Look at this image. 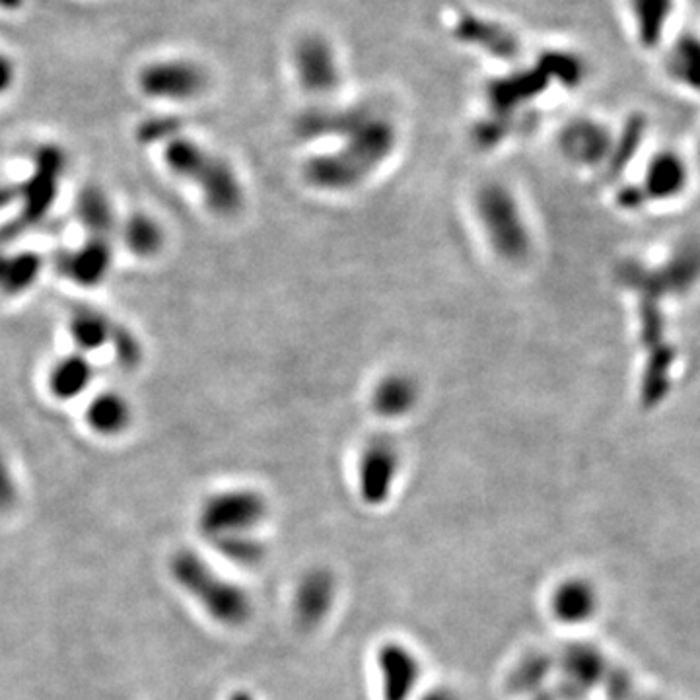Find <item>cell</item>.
<instances>
[{
  "label": "cell",
  "instance_id": "6da1fadb",
  "mask_svg": "<svg viewBox=\"0 0 700 700\" xmlns=\"http://www.w3.org/2000/svg\"><path fill=\"white\" fill-rule=\"evenodd\" d=\"M396 146V129L391 123L373 115L362 129L347 138V145L336 153L321 154L304 166L305 182L315 189L347 191L364 182L373 169L380 168Z\"/></svg>",
  "mask_w": 700,
  "mask_h": 700
},
{
  "label": "cell",
  "instance_id": "7a4b0ae2",
  "mask_svg": "<svg viewBox=\"0 0 700 700\" xmlns=\"http://www.w3.org/2000/svg\"><path fill=\"white\" fill-rule=\"evenodd\" d=\"M169 574L177 587L224 629H240L252 619V595L236 582L221 576L195 551H177L169 558Z\"/></svg>",
  "mask_w": 700,
  "mask_h": 700
},
{
  "label": "cell",
  "instance_id": "3957f363",
  "mask_svg": "<svg viewBox=\"0 0 700 700\" xmlns=\"http://www.w3.org/2000/svg\"><path fill=\"white\" fill-rule=\"evenodd\" d=\"M164 161L175 175L197 185L213 213L232 216L244 206V189L236 172L221 156L208 153L191 138H169Z\"/></svg>",
  "mask_w": 700,
  "mask_h": 700
},
{
  "label": "cell",
  "instance_id": "277c9868",
  "mask_svg": "<svg viewBox=\"0 0 700 700\" xmlns=\"http://www.w3.org/2000/svg\"><path fill=\"white\" fill-rule=\"evenodd\" d=\"M475 208L496 255L522 261L529 253V234L518 201L503 183L488 182L475 195Z\"/></svg>",
  "mask_w": 700,
  "mask_h": 700
},
{
  "label": "cell",
  "instance_id": "5b68a950",
  "mask_svg": "<svg viewBox=\"0 0 700 700\" xmlns=\"http://www.w3.org/2000/svg\"><path fill=\"white\" fill-rule=\"evenodd\" d=\"M269 516L265 496L253 488H229L208 496L198 511V532L221 541L253 535Z\"/></svg>",
  "mask_w": 700,
  "mask_h": 700
},
{
  "label": "cell",
  "instance_id": "8992f818",
  "mask_svg": "<svg viewBox=\"0 0 700 700\" xmlns=\"http://www.w3.org/2000/svg\"><path fill=\"white\" fill-rule=\"evenodd\" d=\"M399 473V449L389 436H373L358 459V490L362 503L381 506L389 500Z\"/></svg>",
  "mask_w": 700,
  "mask_h": 700
},
{
  "label": "cell",
  "instance_id": "52a82bcc",
  "mask_svg": "<svg viewBox=\"0 0 700 700\" xmlns=\"http://www.w3.org/2000/svg\"><path fill=\"white\" fill-rule=\"evenodd\" d=\"M138 86L148 98L166 101H189L203 94L205 70L187 59L156 61L140 70Z\"/></svg>",
  "mask_w": 700,
  "mask_h": 700
},
{
  "label": "cell",
  "instance_id": "ba28073f",
  "mask_svg": "<svg viewBox=\"0 0 700 700\" xmlns=\"http://www.w3.org/2000/svg\"><path fill=\"white\" fill-rule=\"evenodd\" d=\"M62 174H65V154L57 146H43L36 154V172L28 183L20 187L23 208L18 218V229L41 221V216L49 211V206L54 205L57 183Z\"/></svg>",
  "mask_w": 700,
  "mask_h": 700
},
{
  "label": "cell",
  "instance_id": "9c48e42d",
  "mask_svg": "<svg viewBox=\"0 0 700 700\" xmlns=\"http://www.w3.org/2000/svg\"><path fill=\"white\" fill-rule=\"evenodd\" d=\"M381 700H409L420 679L419 658L412 650L388 642L378 650Z\"/></svg>",
  "mask_w": 700,
  "mask_h": 700
},
{
  "label": "cell",
  "instance_id": "30bf717a",
  "mask_svg": "<svg viewBox=\"0 0 700 700\" xmlns=\"http://www.w3.org/2000/svg\"><path fill=\"white\" fill-rule=\"evenodd\" d=\"M298 80L312 94H328L339 85V67L336 54L325 39L320 36L304 38L294 55Z\"/></svg>",
  "mask_w": 700,
  "mask_h": 700
},
{
  "label": "cell",
  "instance_id": "8fae6325",
  "mask_svg": "<svg viewBox=\"0 0 700 700\" xmlns=\"http://www.w3.org/2000/svg\"><path fill=\"white\" fill-rule=\"evenodd\" d=\"M337 584L333 574L313 568L298 582L294 594V615L305 629H313L325 621L336 603Z\"/></svg>",
  "mask_w": 700,
  "mask_h": 700
},
{
  "label": "cell",
  "instance_id": "7c38bea8",
  "mask_svg": "<svg viewBox=\"0 0 700 700\" xmlns=\"http://www.w3.org/2000/svg\"><path fill=\"white\" fill-rule=\"evenodd\" d=\"M114 261V250L106 237H90L75 252L62 253V274L80 286H96L106 279Z\"/></svg>",
  "mask_w": 700,
  "mask_h": 700
},
{
  "label": "cell",
  "instance_id": "4fadbf2b",
  "mask_svg": "<svg viewBox=\"0 0 700 700\" xmlns=\"http://www.w3.org/2000/svg\"><path fill=\"white\" fill-rule=\"evenodd\" d=\"M597 611L595 587L584 579L564 580L551 595V613L561 624H584Z\"/></svg>",
  "mask_w": 700,
  "mask_h": 700
},
{
  "label": "cell",
  "instance_id": "5bb4252c",
  "mask_svg": "<svg viewBox=\"0 0 700 700\" xmlns=\"http://www.w3.org/2000/svg\"><path fill=\"white\" fill-rule=\"evenodd\" d=\"M366 107H352L343 111H313L298 121V135L304 138L347 137L362 129L373 117Z\"/></svg>",
  "mask_w": 700,
  "mask_h": 700
},
{
  "label": "cell",
  "instance_id": "9a60e30c",
  "mask_svg": "<svg viewBox=\"0 0 700 700\" xmlns=\"http://www.w3.org/2000/svg\"><path fill=\"white\" fill-rule=\"evenodd\" d=\"M419 399L417 381L407 373H389L376 386L372 409L383 419H399L412 411Z\"/></svg>",
  "mask_w": 700,
  "mask_h": 700
},
{
  "label": "cell",
  "instance_id": "2e32d148",
  "mask_svg": "<svg viewBox=\"0 0 700 700\" xmlns=\"http://www.w3.org/2000/svg\"><path fill=\"white\" fill-rule=\"evenodd\" d=\"M86 422L96 435H121L130 425L129 404L115 391L99 393L86 409Z\"/></svg>",
  "mask_w": 700,
  "mask_h": 700
},
{
  "label": "cell",
  "instance_id": "e0dca14e",
  "mask_svg": "<svg viewBox=\"0 0 700 700\" xmlns=\"http://www.w3.org/2000/svg\"><path fill=\"white\" fill-rule=\"evenodd\" d=\"M94 378L91 364L82 354L61 358L49 373V389L59 399H75L85 393Z\"/></svg>",
  "mask_w": 700,
  "mask_h": 700
},
{
  "label": "cell",
  "instance_id": "ac0fdd59",
  "mask_svg": "<svg viewBox=\"0 0 700 700\" xmlns=\"http://www.w3.org/2000/svg\"><path fill=\"white\" fill-rule=\"evenodd\" d=\"M78 221L85 224L91 237H109L115 226L114 206L99 187H86L77 198Z\"/></svg>",
  "mask_w": 700,
  "mask_h": 700
},
{
  "label": "cell",
  "instance_id": "d6986e66",
  "mask_svg": "<svg viewBox=\"0 0 700 700\" xmlns=\"http://www.w3.org/2000/svg\"><path fill=\"white\" fill-rule=\"evenodd\" d=\"M115 325L94 310H77L70 320V336L82 350H98L111 343Z\"/></svg>",
  "mask_w": 700,
  "mask_h": 700
},
{
  "label": "cell",
  "instance_id": "ffe728a7",
  "mask_svg": "<svg viewBox=\"0 0 700 700\" xmlns=\"http://www.w3.org/2000/svg\"><path fill=\"white\" fill-rule=\"evenodd\" d=\"M41 271V260L36 253H0V290L8 294H18L30 289Z\"/></svg>",
  "mask_w": 700,
  "mask_h": 700
},
{
  "label": "cell",
  "instance_id": "44dd1931",
  "mask_svg": "<svg viewBox=\"0 0 700 700\" xmlns=\"http://www.w3.org/2000/svg\"><path fill=\"white\" fill-rule=\"evenodd\" d=\"M125 244L138 257H153L164 245V230L148 214H133L125 224Z\"/></svg>",
  "mask_w": 700,
  "mask_h": 700
},
{
  "label": "cell",
  "instance_id": "7402d4cb",
  "mask_svg": "<svg viewBox=\"0 0 700 700\" xmlns=\"http://www.w3.org/2000/svg\"><path fill=\"white\" fill-rule=\"evenodd\" d=\"M671 4L673 0H631L632 20L644 43L660 39L671 14Z\"/></svg>",
  "mask_w": 700,
  "mask_h": 700
},
{
  "label": "cell",
  "instance_id": "603a6c76",
  "mask_svg": "<svg viewBox=\"0 0 700 700\" xmlns=\"http://www.w3.org/2000/svg\"><path fill=\"white\" fill-rule=\"evenodd\" d=\"M214 547L232 563L240 566H257L265 558V545L261 543L255 533L253 535H237L229 539L214 541Z\"/></svg>",
  "mask_w": 700,
  "mask_h": 700
},
{
  "label": "cell",
  "instance_id": "cb8c5ba5",
  "mask_svg": "<svg viewBox=\"0 0 700 700\" xmlns=\"http://www.w3.org/2000/svg\"><path fill=\"white\" fill-rule=\"evenodd\" d=\"M461 30L465 38L479 41L490 54L498 57H511L516 54V41L508 31H496V28H488L487 23L473 22V20H465Z\"/></svg>",
  "mask_w": 700,
  "mask_h": 700
},
{
  "label": "cell",
  "instance_id": "d4e9b609",
  "mask_svg": "<svg viewBox=\"0 0 700 700\" xmlns=\"http://www.w3.org/2000/svg\"><path fill=\"white\" fill-rule=\"evenodd\" d=\"M111 344H114L115 354L117 360L123 366H137L143 358V349L135 337L130 336L127 329L117 328L115 325L114 337H111Z\"/></svg>",
  "mask_w": 700,
  "mask_h": 700
},
{
  "label": "cell",
  "instance_id": "484cf974",
  "mask_svg": "<svg viewBox=\"0 0 700 700\" xmlns=\"http://www.w3.org/2000/svg\"><path fill=\"white\" fill-rule=\"evenodd\" d=\"M177 127H175L174 119H150L145 121L138 127V137L143 138L145 143H156V140H166L177 137Z\"/></svg>",
  "mask_w": 700,
  "mask_h": 700
},
{
  "label": "cell",
  "instance_id": "4316f807",
  "mask_svg": "<svg viewBox=\"0 0 700 700\" xmlns=\"http://www.w3.org/2000/svg\"><path fill=\"white\" fill-rule=\"evenodd\" d=\"M18 498V488L12 477V471L8 467L7 459L0 456V512H7L14 506Z\"/></svg>",
  "mask_w": 700,
  "mask_h": 700
},
{
  "label": "cell",
  "instance_id": "83f0119b",
  "mask_svg": "<svg viewBox=\"0 0 700 700\" xmlns=\"http://www.w3.org/2000/svg\"><path fill=\"white\" fill-rule=\"evenodd\" d=\"M16 80L14 61L4 51H0V96L7 94Z\"/></svg>",
  "mask_w": 700,
  "mask_h": 700
},
{
  "label": "cell",
  "instance_id": "f1b7e54d",
  "mask_svg": "<svg viewBox=\"0 0 700 700\" xmlns=\"http://www.w3.org/2000/svg\"><path fill=\"white\" fill-rule=\"evenodd\" d=\"M16 198H20V189H16L12 185H0V208L12 205Z\"/></svg>",
  "mask_w": 700,
  "mask_h": 700
},
{
  "label": "cell",
  "instance_id": "f546056e",
  "mask_svg": "<svg viewBox=\"0 0 700 700\" xmlns=\"http://www.w3.org/2000/svg\"><path fill=\"white\" fill-rule=\"evenodd\" d=\"M26 4V0H0L2 12H18Z\"/></svg>",
  "mask_w": 700,
  "mask_h": 700
},
{
  "label": "cell",
  "instance_id": "4dcf8cb0",
  "mask_svg": "<svg viewBox=\"0 0 700 700\" xmlns=\"http://www.w3.org/2000/svg\"><path fill=\"white\" fill-rule=\"evenodd\" d=\"M230 700H255V699H253L252 694L234 693L232 694V697H230Z\"/></svg>",
  "mask_w": 700,
  "mask_h": 700
}]
</instances>
